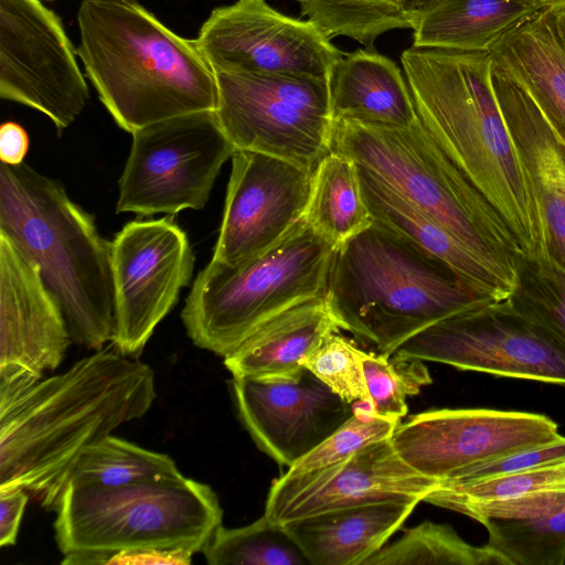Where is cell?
<instances>
[{
  "label": "cell",
  "instance_id": "d6a6232c",
  "mask_svg": "<svg viewBox=\"0 0 565 565\" xmlns=\"http://www.w3.org/2000/svg\"><path fill=\"white\" fill-rule=\"evenodd\" d=\"M508 299L565 343V271L547 256L516 257L515 284Z\"/></svg>",
  "mask_w": 565,
  "mask_h": 565
},
{
  "label": "cell",
  "instance_id": "f6af8a7d",
  "mask_svg": "<svg viewBox=\"0 0 565 565\" xmlns=\"http://www.w3.org/2000/svg\"><path fill=\"white\" fill-rule=\"evenodd\" d=\"M557 13H558V15H559L564 26H565V12H557Z\"/></svg>",
  "mask_w": 565,
  "mask_h": 565
},
{
  "label": "cell",
  "instance_id": "836d02e7",
  "mask_svg": "<svg viewBox=\"0 0 565 565\" xmlns=\"http://www.w3.org/2000/svg\"><path fill=\"white\" fill-rule=\"evenodd\" d=\"M565 486V462L468 482L441 481L423 501L458 512L470 504L502 501Z\"/></svg>",
  "mask_w": 565,
  "mask_h": 565
},
{
  "label": "cell",
  "instance_id": "60d3db41",
  "mask_svg": "<svg viewBox=\"0 0 565 565\" xmlns=\"http://www.w3.org/2000/svg\"><path fill=\"white\" fill-rule=\"evenodd\" d=\"M191 558L192 554L182 551L141 548L113 554L106 565H188Z\"/></svg>",
  "mask_w": 565,
  "mask_h": 565
},
{
  "label": "cell",
  "instance_id": "603a6c76",
  "mask_svg": "<svg viewBox=\"0 0 565 565\" xmlns=\"http://www.w3.org/2000/svg\"><path fill=\"white\" fill-rule=\"evenodd\" d=\"M339 329L326 297L311 299L266 322L225 356L224 364L233 376L295 379L305 370V358Z\"/></svg>",
  "mask_w": 565,
  "mask_h": 565
},
{
  "label": "cell",
  "instance_id": "3957f363",
  "mask_svg": "<svg viewBox=\"0 0 565 565\" xmlns=\"http://www.w3.org/2000/svg\"><path fill=\"white\" fill-rule=\"evenodd\" d=\"M77 23L85 75L121 129L215 110L216 74L196 40L171 31L138 0H83Z\"/></svg>",
  "mask_w": 565,
  "mask_h": 565
},
{
  "label": "cell",
  "instance_id": "ee69618b",
  "mask_svg": "<svg viewBox=\"0 0 565 565\" xmlns=\"http://www.w3.org/2000/svg\"><path fill=\"white\" fill-rule=\"evenodd\" d=\"M415 19L430 11L444 0H409ZM416 22V21H415Z\"/></svg>",
  "mask_w": 565,
  "mask_h": 565
},
{
  "label": "cell",
  "instance_id": "4316f807",
  "mask_svg": "<svg viewBox=\"0 0 565 565\" xmlns=\"http://www.w3.org/2000/svg\"><path fill=\"white\" fill-rule=\"evenodd\" d=\"M305 220L335 247L371 226L373 218L354 160L331 151L319 162Z\"/></svg>",
  "mask_w": 565,
  "mask_h": 565
},
{
  "label": "cell",
  "instance_id": "ac0fdd59",
  "mask_svg": "<svg viewBox=\"0 0 565 565\" xmlns=\"http://www.w3.org/2000/svg\"><path fill=\"white\" fill-rule=\"evenodd\" d=\"M438 484L409 467L388 438L370 444L335 465L303 475L285 473L269 489L265 514L285 523L364 504L419 503Z\"/></svg>",
  "mask_w": 565,
  "mask_h": 565
},
{
  "label": "cell",
  "instance_id": "f1b7e54d",
  "mask_svg": "<svg viewBox=\"0 0 565 565\" xmlns=\"http://www.w3.org/2000/svg\"><path fill=\"white\" fill-rule=\"evenodd\" d=\"M300 14L330 40L353 39L366 49L383 33L414 29L415 15L409 0H296Z\"/></svg>",
  "mask_w": 565,
  "mask_h": 565
},
{
  "label": "cell",
  "instance_id": "cb8c5ba5",
  "mask_svg": "<svg viewBox=\"0 0 565 565\" xmlns=\"http://www.w3.org/2000/svg\"><path fill=\"white\" fill-rule=\"evenodd\" d=\"M489 53L526 87L565 142V26L558 13L540 11Z\"/></svg>",
  "mask_w": 565,
  "mask_h": 565
},
{
  "label": "cell",
  "instance_id": "b9f144b4",
  "mask_svg": "<svg viewBox=\"0 0 565 565\" xmlns=\"http://www.w3.org/2000/svg\"><path fill=\"white\" fill-rule=\"evenodd\" d=\"M29 150V137L20 125L8 121L0 127V160L1 163L18 166Z\"/></svg>",
  "mask_w": 565,
  "mask_h": 565
},
{
  "label": "cell",
  "instance_id": "7c38bea8",
  "mask_svg": "<svg viewBox=\"0 0 565 565\" xmlns=\"http://www.w3.org/2000/svg\"><path fill=\"white\" fill-rule=\"evenodd\" d=\"M76 54L43 0H0V97L44 114L58 135L89 98Z\"/></svg>",
  "mask_w": 565,
  "mask_h": 565
},
{
  "label": "cell",
  "instance_id": "ffe728a7",
  "mask_svg": "<svg viewBox=\"0 0 565 565\" xmlns=\"http://www.w3.org/2000/svg\"><path fill=\"white\" fill-rule=\"evenodd\" d=\"M493 84L540 210L546 255L565 271V142L526 87L494 60Z\"/></svg>",
  "mask_w": 565,
  "mask_h": 565
},
{
  "label": "cell",
  "instance_id": "74e56055",
  "mask_svg": "<svg viewBox=\"0 0 565 565\" xmlns=\"http://www.w3.org/2000/svg\"><path fill=\"white\" fill-rule=\"evenodd\" d=\"M565 462V436L471 466L446 481L468 482Z\"/></svg>",
  "mask_w": 565,
  "mask_h": 565
},
{
  "label": "cell",
  "instance_id": "484cf974",
  "mask_svg": "<svg viewBox=\"0 0 565 565\" xmlns=\"http://www.w3.org/2000/svg\"><path fill=\"white\" fill-rule=\"evenodd\" d=\"M539 12L524 0H444L416 19L413 45L490 52L502 36Z\"/></svg>",
  "mask_w": 565,
  "mask_h": 565
},
{
  "label": "cell",
  "instance_id": "2e32d148",
  "mask_svg": "<svg viewBox=\"0 0 565 565\" xmlns=\"http://www.w3.org/2000/svg\"><path fill=\"white\" fill-rule=\"evenodd\" d=\"M71 342L39 267L0 234V411L55 370Z\"/></svg>",
  "mask_w": 565,
  "mask_h": 565
},
{
  "label": "cell",
  "instance_id": "e0dca14e",
  "mask_svg": "<svg viewBox=\"0 0 565 565\" xmlns=\"http://www.w3.org/2000/svg\"><path fill=\"white\" fill-rule=\"evenodd\" d=\"M223 218L212 259L238 265L268 250L305 220L313 171L235 150Z\"/></svg>",
  "mask_w": 565,
  "mask_h": 565
},
{
  "label": "cell",
  "instance_id": "d6986e66",
  "mask_svg": "<svg viewBox=\"0 0 565 565\" xmlns=\"http://www.w3.org/2000/svg\"><path fill=\"white\" fill-rule=\"evenodd\" d=\"M238 417L257 447L291 467L352 414L351 404L309 370L295 379L233 376Z\"/></svg>",
  "mask_w": 565,
  "mask_h": 565
},
{
  "label": "cell",
  "instance_id": "7402d4cb",
  "mask_svg": "<svg viewBox=\"0 0 565 565\" xmlns=\"http://www.w3.org/2000/svg\"><path fill=\"white\" fill-rule=\"evenodd\" d=\"M333 119L405 127L418 120L399 67L374 49L343 54L329 77Z\"/></svg>",
  "mask_w": 565,
  "mask_h": 565
},
{
  "label": "cell",
  "instance_id": "ba28073f",
  "mask_svg": "<svg viewBox=\"0 0 565 565\" xmlns=\"http://www.w3.org/2000/svg\"><path fill=\"white\" fill-rule=\"evenodd\" d=\"M335 246L306 220L278 244L238 265L213 259L181 311L192 342L223 358L284 311L326 295Z\"/></svg>",
  "mask_w": 565,
  "mask_h": 565
},
{
  "label": "cell",
  "instance_id": "83f0119b",
  "mask_svg": "<svg viewBox=\"0 0 565 565\" xmlns=\"http://www.w3.org/2000/svg\"><path fill=\"white\" fill-rule=\"evenodd\" d=\"M182 476L170 456L110 434L81 454L66 486L122 487Z\"/></svg>",
  "mask_w": 565,
  "mask_h": 565
},
{
  "label": "cell",
  "instance_id": "ab89813d",
  "mask_svg": "<svg viewBox=\"0 0 565 565\" xmlns=\"http://www.w3.org/2000/svg\"><path fill=\"white\" fill-rule=\"evenodd\" d=\"M21 488L0 490V546L15 544L21 519L28 502Z\"/></svg>",
  "mask_w": 565,
  "mask_h": 565
},
{
  "label": "cell",
  "instance_id": "8992f818",
  "mask_svg": "<svg viewBox=\"0 0 565 565\" xmlns=\"http://www.w3.org/2000/svg\"><path fill=\"white\" fill-rule=\"evenodd\" d=\"M331 151L370 170L446 227L514 288L520 245L503 218L441 150L419 118L405 127L337 119Z\"/></svg>",
  "mask_w": 565,
  "mask_h": 565
},
{
  "label": "cell",
  "instance_id": "7a4b0ae2",
  "mask_svg": "<svg viewBox=\"0 0 565 565\" xmlns=\"http://www.w3.org/2000/svg\"><path fill=\"white\" fill-rule=\"evenodd\" d=\"M401 62L433 139L503 218L522 254L547 256L540 210L497 98L491 54L412 45Z\"/></svg>",
  "mask_w": 565,
  "mask_h": 565
},
{
  "label": "cell",
  "instance_id": "9a60e30c",
  "mask_svg": "<svg viewBox=\"0 0 565 565\" xmlns=\"http://www.w3.org/2000/svg\"><path fill=\"white\" fill-rule=\"evenodd\" d=\"M559 436L558 425L542 414L446 408L399 423L390 440L409 467L441 482L471 466Z\"/></svg>",
  "mask_w": 565,
  "mask_h": 565
},
{
  "label": "cell",
  "instance_id": "8d00e7d4",
  "mask_svg": "<svg viewBox=\"0 0 565 565\" xmlns=\"http://www.w3.org/2000/svg\"><path fill=\"white\" fill-rule=\"evenodd\" d=\"M401 420L372 416L358 408L331 435L288 468V475H303L335 465L361 448L388 439Z\"/></svg>",
  "mask_w": 565,
  "mask_h": 565
},
{
  "label": "cell",
  "instance_id": "52a82bcc",
  "mask_svg": "<svg viewBox=\"0 0 565 565\" xmlns=\"http://www.w3.org/2000/svg\"><path fill=\"white\" fill-rule=\"evenodd\" d=\"M54 510L65 565H106L113 554L141 548L193 555L223 518L213 489L184 476L122 487L68 484Z\"/></svg>",
  "mask_w": 565,
  "mask_h": 565
},
{
  "label": "cell",
  "instance_id": "5b68a950",
  "mask_svg": "<svg viewBox=\"0 0 565 565\" xmlns=\"http://www.w3.org/2000/svg\"><path fill=\"white\" fill-rule=\"evenodd\" d=\"M0 234L39 267L73 342L100 350L111 341V242L58 181L25 163H1Z\"/></svg>",
  "mask_w": 565,
  "mask_h": 565
},
{
  "label": "cell",
  "instance_id": "4fadbf2b",
  "mask_svg": "<svg viewBox=\"0 0 565 565\" xmlns=\"http://www.w3.org/2000/svg\"><path fill=\"white\" fill-rule=\"evenodd\" d=\"M194 255L172 217L128 222L111 241V344L138 358L192 278Z\"/></svg>",
  "mask_w": 565,
  "mask_h": 565
},
{
  "label": "cell",
  "instance_id": "6da1fadb",
  "mask_svg": "<svg viewBox=\"0 0 565 565\" xmlns=\"http://www.w3.org/2000/svg\"><path fill=\"white\" fill-rule=\"evenodd\" d=\"M156 396L151 367L114 345L41 380L0 411V490L24 489L55 509L81 454Z\"/></svg>",
  "mask_w": 565,
  "mask_h": 565
},
{
  "label": "cell",
  "instance_id": "f35d334b",
  "mask_svg": "<svg viewBox=\"0 0 565 565\" xmlns=\"http://www.w3.org/2000/svg\"><path fill=\"white\" fill-rule=\"evenodd\" d=\"M564 507L565 486H562L509 500L466 505L458 513L478 522L484 519L526 520L548 514Z\"/></svg>",
  "mask_w": 565,
  "mask_h": 565
},
{
  "label": "cell",
  "instance_id": "4dcf8cb0",
  "mask_svg": "<svg viewBox=\"0 0 565 565\" xmlns=\"http://www.w3.org/2000/svg\"><path fill=\"white\" fill-rule=\"evenodd\" d=\"M202 553L211 565H309L282 523L265 513L242 527L220 525Z\"/></svg>",
  "mask_w": 565,
  "mask_h": 565
},
{
  "label": "cell",
  "instance_id": "9c48e42d",
  "mask_svg": "<svg viewBox=\"0 0 565 565\" xmlns=\"http://www.w3.org/2000/svg\"><path fill=\"white\" fill-rule=\"evenodd\" d=\"M218 122L236 150L273 156L315 171L331 152L329 78L216 74Z\"/></svg>",
  "mask_w": 565,
  "mask_h": 565
},
{
  "label": "cell",
  "instance_id": "7dc6e473",
  "mask_svg": "<svg viewBox=\"0 0 565 565\" xmlns=\"http://www.w3.org/2000/svg\"><path fill=\"white\" fill-rule=\"evenodd\" d=\"M565 565V564H564Z\"/></svg>",
  "mask_w": 565,
  "mask_h": 565
},
{
  "label": "cell",
  "instance_id": "277c9868",
  "mask_svg": "<svg viewBox=\"0 0 565 565\" xmlns=\"http://www.w3.org/2000/svg\"><path fill=\"white\" fill-rule=\"evenodd\" d=\"M324 297L340 329L387 356L428 327L495 300L375 221L335 248Z\"/></svg>",
  "mask_w": 565,
  "mask_h": 565
},
{
  "label": "cell",
  "instance_id": "d4e9b609",
  "mask_svg": "<svg viewBox=\"0 0 565 565\" xmlns=\"http://www.w3.org/2000/svg\"><path fill=\"white\" fill-rule=\"evenodd\" d=\"M359 174L373 221L387 226L449 265L472 286L495 300L513 287L434 218L420 212L364 167Z\"/></svg>",
  "mask_w": 565,
  "mask_h": 565
},
{
  "label": "cell",
  "instance_id": "5bb4252c",
  "mask_svg": "<svg viewBox=\"0 0 565 565\" xmlns=\"http://www.w3.org/2000/svg\"><path fill=\"white\" fill-rule=\"evenodd\" d=\"M195 40L215 74L329 78L344 54L313 23L282 14L265 0L213 9Z\"/></svg>",
  "mask_w": 565,
  "mask_h": 565
},
{
  "label": "cell",
  "instance_id": "f546056e",
  "mask_svg": "<svg viewBox=\"0 0 565 565\" xmlns=\"http://www.w3.org/2000/svg\"><path fill=\"white\" fill-rule=\"evenodd\" d=\"M511 565L487 544L466 542L446 523L425 521L407 530L401 539L364 561L363 565Z\"/></svg>",
  "mask_w": 565,
  "mask_h": 565
},
{
  "label": "cell",
  "instance_id": "44dd1931",
  "mask_svg": "<svg viewBox=\"0 0 565 565\" xmlns=\"http://www.w3.org/2000/svg\"><path fill=\"white\" fill-rule=\"evenodd\" d=\"M416 502L334 509L282 523L309 565H363L404 524Z\"/></svg>",
  "mask_w": 565,
  "mask_h": 565
},
{
  "label": "cell",
  "instance_id": "d590c367",
  "mask_svg": "<svg viewBox=\"0 0 565 565\" xmlns=\"http://www.w3.org/2000/svg\"><path fill=\"white\" fill-rule=\"evenodd\" d=\"M363 355L364 351L338 330L326 335L305 358L302 365L345 402L361 401L369 407L371 396Z\"/></svg>",
  "mask_w": 565,
  "mask_h": 565
},
{
  "label": "cell",
  "instance_id": "bcb514c9",
  "mask_svg": "<svg viewBox=\"0 0 565 565\" xmlns=\"http://www.w3.org/2000/svg\"><path fill=\"white\" fill-rule=\"evenodd\" d=\"M43 1H55V0H43Z\"/></svg>",
  "mask_w": 565,
  "mask_h": 565
},
{
  "label": "cell",
  "instance_id": "7bdbcfd3",
  "mask_svg": "<svg viewBox=\"0 0 565 565\" xmlns=\"http://www.w3.org/2000/svg\"><path fill=\"white\" fill-rule=\"evenodd\" d=\"M539 11L565 12V0H524Z\"/></svg>",
  "mask_w": 565,
  "mask_h": 565
},
{
  "label": "cell",
  "instance_id": "8fae6325",
  "mask_svg": "<svg viewBox=\"0 0 565 565\" xmlns=\"http://www.w3.org/2000/svg\"><path fill=\"white\" fill-rule=\"evenodd\" d=\"M393 354L565 386V343L508 298L448 317L408 339Z\"/></svg>",
  "mask_w": 565,
  "mask_h": 565
},
{
  "label": "cell",
  "instance_id": "1f68e13d",
  "mask_svg": "<svg viewBox=\"0 0 565 565\" xmlns=\"http://www.w3.org/2000/svg\"><path fill=\"white\" fill-rule=\"evenodd\" d=\"M487 545L511 565L565 564V507L526 520L484 519Z\"/></svg>",
  "mask_w": 565,
  "mask_h": 565
},
{
  "label": "cell",
  "instance_id": "30bf717a",
  "mask_svg": "<svg viewBox=\"0 0 565 565\" xmlns=\"http://www.w3.org/2000/svg\"><path fill=\"white\" fill-rule=\"evenodd\" d=\"M131 135L116 212L138 216L204 209L223 164L236 150L215 110L172 117Z\"/></svg>",
  "mask_w": 565,
  "mask_h": 565
},
{
  "label": "cell",
  "instance_id": "e575fe53",
  "mask_svg": "<svg viewBox=\"0 0 565 565\" xmlns=\"http://www.w3.org/2000/svg\"><path fill=\"white\" fill-rule=\"evenodd\" d=\"M424 361L364 351L363 367L371 396L372 416L401 420L407 413L406 398L431 383Z\"/></svg>",
  "mask_w": 565,
  "mask_h": 565
}]
</instances>
